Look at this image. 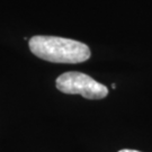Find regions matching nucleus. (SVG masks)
I'll return each mask as SVG.
<instances>
[{
  "label": "nucleus",
  "instance_id": "1",
  "mask_svg": "<svg viewBox=\"0 0 152 152\" xmlns=\"http://www.w3.org/2000/svg\"><path fill=\"white\" fill-rule=\"evenodd\" d=\"M29 49L37 58L54 63L76 64L90 58V50L85 43L58 36H33L29 39Z\"/></svg>",
  "mask_w": 152,
  "mask_h": 152
},
{
  "label": "nucleus",
  "instance_id": "3",
  "mask_svg": "<svg viewBox=\"0 0 152 152\" xmlns=\"http://www.w3.org/2000/svg\"><path fill=\"white\" fill-rule=\"evenodd\" d=\"M118 152H141V151H137V150H132V149H122Z\"/></svg>",
  "mask_w": 152,
  "mask_h": 152
},
{
  "label": "nucleus",
  "instance_id": "2",
  "mask_svg": "<svg viewBox=\"0 0 152 152\" xmlns=\"http://www.w3.org/2000/svg\"><path fill=\"white\" fill-rule=\"evenodd\" d=\"M55 85L63 94L81 95L87 99H103L108 95V89L105 85L78 71L62 73L58 77Z\"/></svg>",
  "mask_w": 152,
  "mask_h": 152
}]
</instances>
